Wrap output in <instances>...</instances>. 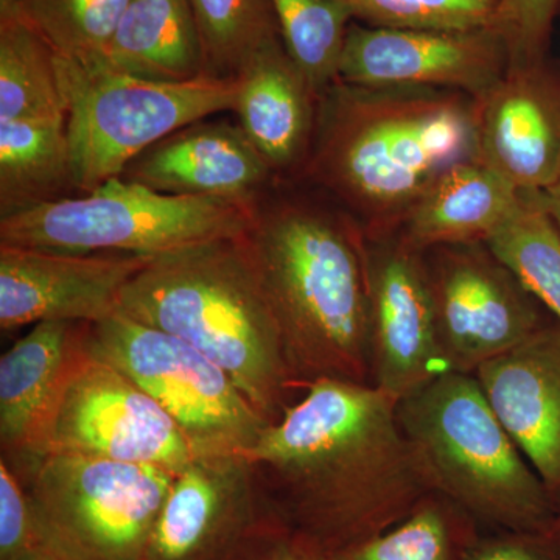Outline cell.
I'll return each mask as SVG.
<instances>
[{"label": "cell", "instance_id": "cell-1", "mask_svg": "<svg viewBox=\"0 0 560 560\" xmlns=\"http://www.w3.org/2000/svg\"><path fill=\"white\" fill-rule=\"evenodd\" d=\"M245 456L290 540L324 558L393 528L430 495L397 400L371 383H308Z\"/></svg>", "mask_w": 560, "mask_h": 560}, {"label": "cell", "instance_id": "cell-2", "mask_svg": "<svg viewBox=\"0 0 560 560\" xmlns=\"http://www.w3.org/2000/svg\"><path fill=\"white\" fill-rule=\"evenodd\" d=\"M298 180L276 179L243 232L291 377L371 383L370 272L363 230Z\"/></svg>", "mask_w": 560, "mask_h": 560}, {"label": "cell", "instance_id": "cell-3", "mask_svg": "<svg viewBox=\"0 0 560 560\" xmlns=\"http://www.w3.org/2000/svg\"><path fill=\"white\" fill-rule=\"evenodd\" d=\"M477 158V101L455 91L331 84L301 183L366 237L396 234L427 190Z\"/></svg>", "mask_w": 560, "mask_h": 560}, {"label": "cell", "instance_id": "cell-4", "mask_svg": "<svg viewBox=\"0 0 560 560\" xmlns=\"http://www.w3.org/2000/svg\"><path fill=\"white\" fill-rule=\"evenodd\" d=\"M120 313L200 350L270 423L302 390L243 234L153 257L125 287Z\"/></svg>", "mask_w": 560, "mask_h": 560}, {"label": "cell", "instance_id": "cell-5", "mask_svg": "<svg viewBox=\"0 0 560 560\" xmlns=\"http://www.w3.org/2000/svg\"><path fill=\"white\" fill-rule=\"evenodd\" d=\"M397 418L430 492L508 529L547 526L550 492L474 374L440 375L397 401Z\"/></svg>", "mask_w": 560, "mask_h": 560}, {"label": "cell", "instance_id": "cell-6", "mask_svg": "<svg viewBox=\"0 0 560 560\" xmlns=\"http://www.w3.org/2000/svg\"><path fill=\"white\" fill-rule=\"evenodd\" d=\"M253 202L161 194L124 178L0 217V245L65 254L156 257L235 237Z\"/></svg>", "mask_w": 560, "mask_h": 560}, {"label": "cell", "instance_id": "cell-7", "mask_svg": "<svg viewBox=\"0 0 560 560\" xmlns=\"http://www.w3.org/2000/svg\"><path fill=\"white\" fill-rule=\"evenodd\" d=\"M57 65L79 194L119 178L140 153L180 128L234 110L241 90L238 79L165 83L60 55Z\"/></svg>", "mask_w": 560, "mask_h": 560}, {"label": "cell", "instance_id": "cell-8", "mask_svg": "<svg viewBox=\"0 0 560 560\" xmlns=\"http://www.w3.org/2000/svg\"><path fill=\"white\" fill-rule=\"evenodd\" d=\"M178 471L50 453L25 478L36 541L60 560H143Z\"/></svg>", "mask_w": 560, "mask_h": 560}, {"label": "cell", "instance_id": "cell-9", "mask_svg": "<svg viewBox=\"0 0 560 560\" xmlns=\"http://www.w3.org/2000/svg\"><path fill=\"white\" fill-rule=\"evenodd\" d=\"M90 350L171 416L194 456L245 455L270 425L219 364L124 313L91 324Z\"/></svg>", "mask_w": 560, "mask_h": 560}, {"label": "cell", "instance_id": "cell-10", "mask_svg": "<svg viewBox=\"0 0 560 560\" xmlns=\"http://www.w3.org/2000/svg\"><path fill=\"white\" fill-rule=\"evenodd\" d=\"M279 525L245 455L195 456L175 475L143 560H264Z\"/></svg>", "mask_w": 560, "mask_h": 560}, {"label": "cell", "instance_id": "cell-11", "mask_svg": "<svg viewBox=\"0 0 560 560\" xmlns=\"http://www.w3.org/2000/svg\"><path fill=\"white\" fill-rule=\"evenodd\" d=\"M422 254L451 371L475 374L545 326L539 301L486 243L436 246Z\"/></svg>", "mask_w": 560, "mask_h": 560}, {"label": "cell", "instance_id": "cell-12", "mask_svg": "<svg viewBox=\"0 0 560 560\" xmlns=\"http://www.w3.org/2000/svg\"><path fill=\"white\" fill-rule=\"evenodd\" d=\"M91 456L179 471L195 458L176 423L108 361H81L51 423L46 455ZM44 455V456H46Z\"/></svg>", "mask_w": 560, "mask_h": 560}, {"label": "cell", "instance_id": "cell-13", "mask_svg": "<svg viewBox=\"0 0 560 560\" xmlns=\"http://www.w3.org/2000/svg\"><path fill=\"white\" fill-rule=\"evenodd\" d=\"M495 27L478 31H408L350 22L338 81L363 88H425L480 101L510 70Z\"/></svg>", "mask_w": 560, "mask_h": 560}, {"label": "cell", "instance_id": "cell-14", "mask_svg": "<svg viewBox=\"0 0 560 560\" xmlns=\"http://www.w3.org/2000/svg\"><path fill=\"white\" fill-rule=\"evenodd\" d=\"M366 238L371 385L399 401L452 371L423 254L396 234Z\"/></svg>", "mask_w": 560, "mask_h": 560}, {"label": "cell", "instance_id": "cell-15", "mask_svg": "<svg viewBox=\"0 0 560 560\" xmlns=\"http://www.w3.org/2000/svg\"><path fill=\"white\" fill-rule=\"evenodd\" d=\"M151 259L0 245V327L102 323L120 312L125 287Z\"/></svg>", "mask_w": 560, "mask_h": 560}, {"label": "cell", "instance_id": "cell-16", "mask_svg": "<svg viewBox=\"0 0 560 560\" xmlns=\"http://www.w3.org/2000/svg\"><path fill=\"white\" fill-rule=\"evenodd\" d=\"M91 324L46 320L0 359V448L21 481L46 455L69 382L90 353Z\"/></svg>", "mask_w": 560, "mask_h": 560}, {"label": "cell", "instance_id": "cell-17", "mask_svg": "<svg viewBox=\"0 0 560 560\" xmlns=\"http://www.w3.org/2000/svg\"><path fill=\"white\" fill-rule=\"evenodd\" d=\"M477 160L521 191L560 179V69L550 60L510 68L477 101Z\"/></svg>", "mask_w": 560, "mask_h": 560}, {"label": "cell", "instance_id": "cell-18", "mask_svg": "<svg viewBox=\"0 0 560 560\" xmlns=\"http://www.w3.org/2000/svg\"><path fill=\"white\" fill-rule=\"evenodd\" d=\"M120 178L161 194L253 202L276 176L238 125L206 119L140 153Z\"/></svg>", "mask_w": 560, "mask_h": 560}, {"label": "cell", "instance_id": "cell-19", "mask_svg": "<svg viewBox=\"0 0 560 560\" xmlns=\"http://www.w3.org/2000/svg\"><path fill=\"white\" fill-rule=\"evenodd\" d=\"M474 375L548 492H560V324H545Z\"/></svg>", "mask_w": 560, "mask_h": 560}, {"label": "cell", "instance_id": "cell-20", "mask_svg": "<svg viewBox=\"0 0 560 560\" xmlns=\"http://www.w3.org/2000/svg\"><path fill=\"white\" fill-rule=\"evenodd\" d=\"M234 113L238 127L278 179L296 180L311 154L318 95L282 38L268 40L242 69Z\"/></svg>", "mask_w": 560, "mask_h": 560}, {"label": "cell", "instance_id": "cell-21", "mask_svg": "<svg viewBox=\"0 0 560 560\" xmlns=\"http://www.w3.org/2000/svg\"><path fill=\"white\" fill-rule=\"evenodd\" d=\"M521 201L517 187L475 158L445 172L416 202L396 235L420 253L485 243Z\"/></svg>", "mask_w": 560, "mask_h": 560}, {"label": "cell", "instance_id": "cell-22", "mask_svg": "<svg viewBox=\"0 0 560 560\" xmlns=\"http://www.w3.org/2000/svg\"><path fill=\"white\" fill-rule=\"evenodd\" d=\"M97 62L116 72L165 83L208 75L201 33L189 0H130Z\"/></svg>", "mask_w": 560, "mask_h": 560}, {"label": "cell", "instance_id": "cell-23", "mask_svg": "<svg viewBox=\"0 0 560 560\" xmlns=\"http://www.w3.org/2000/svg\"><path fill=\"white\" fill-rule=\"evenodd\" d=\"M75 195L66 119L0 121V217Z\"/></svg>", "mask_w": 560, "mask_h": 560}, {"label": "cell", "instance_id": "cell-24", "mask_svg": "<svg viewBox=\"0 0 560 560\" xmlns=\"http://www.w3.org/2000/svg\"><path fill=\"white\" fill-rule=\"evenodd\" d=\"M66 119L57 51L20 18L0 20V121Z\"/></svg>", "mask_w": 560, "mask_h": 560}, {"label": "cell", "instance_id": "cell-25", "mask_svg": "<svg viewBox=\"0 0 560 560\" xmlns=\"http://www.w3.org/2000/svg\"><path fill=\"white\" fill-rule=\"evenodd\" d=\"M560 324V235L529 194L485 242Z\"/></svg>", "mask_w": 560, "mask_h": 560}, {"label": "cell", "instance_id": "cell-26", "mask_svg": "<svg viewBox=\"0 0 560 560\" xmlns=\"http://www.w3.org/2000/svg\"><path fill=\"white\" fill-rule=\"evenodd\" d=\"M270 2L287 54L319 98L338 81L352 14L337 0Z\"/></svg>", "mask_w": 560, "mask_h": 560}, {"label": "cell", "instance_id": "cell-27", "mask_svg": "<svg viewBox=\"0 0 560 560\" xmlns=\"http://www.w3.org/2000/svg\"><path fill=\"white\" fill-rule=\"evenodd\" d=\"M189 2L200 28L208 75L237 79L249 58L280 36L270 0Z\"/></svg>", "mask_w": 560, "mask_h": 560}, {"label": "cell", "instance_id": "cell-28", "mask_svg": "<svg viewBox=\"0 0 560 560\" xmlns=\"http://www.w3.org/2000/svg\"><path fill=\"white\" fill-rule=\"evenodd\" d=\"M128 2L22 0L11 16L27 22L60 57L91 62L102 57Z\"/></svg>", "mask_w": 560, "mask_h": 560}, {"label": "cell", "instance_id": "cell-29", "mask_svg": "<svg viewBox=\"0 0 560 560\" xmlns=\"http://www.w3.org/2000/svg\"><path fill=\"white\" fill-rule=\"evenodd\" d=\"M353 21L408 31H478L495 25L501 0H337Z\"/></svg>", "mask_w": 560, "mask_h": 560}, {"label": "cell", "instance_id": "cell-30", "mask_svg": "<svg viewBox=\"0 0 560 560\" xmlns=\"http://www.w3.org/2000/svg\"><path fill=\"white\" fill-rule=\"evenodd\" d=\"M327 560H453L451 522L444 508L427 497L405 521Z\"/></svg>", "mask_w": 560, "mask_h": 560}, {"label": "cell", "instance_id": "cell-31", "mask_svg": "<svg viewBox=\"0 0 560 560\" xmlns=\"http://www.w3.org/2000/svg\"><path fill=\"white\" fill-rule=\"evenodd\" d=\"M560 0H501L497 28L510 50V68L548 60L552 24Z\"/></svg>", "mask_w": 560, "mask_h": 560}, {"label": "cell", "instance_id": "cell-32", "mask_svg": "<svg viewBox=\"0 0 560 560\" xmlns=\"http://www.w3.org/2000/svg\"><path fill=\"white\" fill-rule=\"evenodd\" d=\"M38 548L35 517L24 482L0 460V560Z\"/></svg>", "mask_w": 560, "mask_h": 560}, {"label": "cell", "instance_id": "cell-33", "mask_svg": "<svg viewBox=\"0 0 560 560\" xmlns=\"http://www.w3.org/2000/svg\"><path fill=\"white\" fill-rule=\"evenodd\" d=\"M466 560H541L536 552L515 541H489L469 552Z\"/></svg>", "mask_w": 560, "mask_h": 560}, {"label": "cell", "instance_id": "cell-34", "mask_svg": "<svg viewBox=\"0 0 560 560\" xmlns=\"http://www.w3.org/2000/svg\"><path fill=\"white\" fill-rule=\"evenodd\" d=\"M526 194H529L534 200L539 202L540 208L548 213L560 235V179L550 189L526 191Z\"/></svg>", "mask_w": 560, "mask_h": 560}, {"label": "cell", "instance_id": "cell-35", "mask_svg": "<svg viewBox=\"0 0 560 560\" xmlns=\"http://www.w3.org/2000/svg\"><path fill=\"white\" fill-rule=\"evenodd\" d=\"M264 560H327V558L318 555V552L307 550V548L301 547L294 541L285 540Z\"/></svg>", "mask_w": 560, "mask_h": 560}, {"label": "cell", "instance_id": "cell-36", "mask_svg": "<svg viewBox=\"0 0 560 560\" xmlns=\"http://www.w3.org/2000/svg\"><path fill=\"white\" fill-rule=\"evenodd\" d=\"M13 560H60L55 558L54 555L43 550V548H32V550L22 552L21 556L14 558Z\"/></svg>", "mask_w": 560, "mask_h": 560}, {"label": "cell", "instance_id": "cell-37", "mask_svg": "<svg viewBox=\"0 0 560 560\" xmlns=\"http://www.w3.org/2000/svg\"><path fill=\"white\" fill-rule=\"evenodd\" d=\"M22 0H0V18L11 16Z\"/></svg>", "mask_w": 560, "mask_h": 560}]
</instances>
